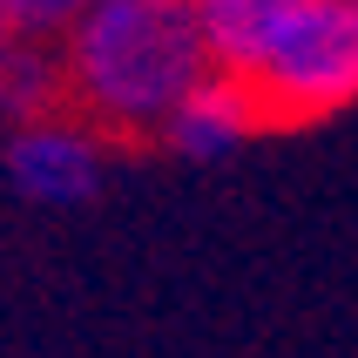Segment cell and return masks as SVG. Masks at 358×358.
<instances>
[{
  "label": "cell",
  "instance_id": "6da1fadb",
  "mask_svg": "<svg viewBox=\"0 0 358 358\" xmlns=\"http://www.w3.org/2000/svg\"><path fill=\"white\" fill-rule=\"evenodd\" d=\"M210 75H217V55L189 0H95L55 41L61 108L81 115L115 149L162 142L176 108Z\"/></svg>",
  "mask_w": 358,
  "mask_h": 358
},
{
  "label": "cell",
  "instance_id": "8992f818",
  "mask_svg": "<svg viewBox=\"0 0 358 358\" xmlns=\"http://www.w3.org/2000/svg\"><path fill=\"white\" fill-rule=\"evenodd\" d=\"M88 7H95V0H0V14L14 20L20 41H61Z\"/></svg>",
  "mask_w": 358,
  "mask_h": 358
},
{
  "label": "cell",
  "instance_id": "3957f363",
  "mask_svg": "<svg viewBox=\"0 0 358 358\" xmlns=\"http://www.w3.org/2000/svg\"><path fill=\"white\" fill-rule=\"evenodd\" d=\"M108 156H115V142L95 136L68 108L20 115L14 136H7V169H14L20 196H34V203H88L101 189Z\"/></svg>",
  "mask_w": 358,
  "mask_h": 358
},
{
  "label": "cell",
  "instance_id": "277c9868",
  "mask_svg": "<svg viewBox=\"0 0 358 358\" xmlns=\"http://www.w3.org/2000/svg\"><path fill=\"white\" fill-rule=\"evenodd\" d=\"M250 136H264V108H257V95L243 88L230 68H217V75L203 81L196 95L176 108V122H169V149L176 156H196V162H217V156H230V149H243Z\"/></svg>",
  "mask_w": 358,
  "mask_h": 358
},
{
  "label": "cell",
  "instance_id": "5b68a950",
  "mask_svg": "<svg viewBox=\"0 0 358 358\" xmlns=\"http://www.w3.org/2000/svg\"><path fill=\"white\" fill-rule=\"evenodd\" d=\"M291 7H298V0H189V14H196L217 68H243Z\"/></svg>",
  "mask_w": 358,
  "mask_h": 358
},
{
  "label": "cell",
  "instance_id": "7a4b0ae2",
  "mask_svg": "<svg viewBox=\"0 0 358 358\" xmlns=\"http://www.w3.org/2000/svg\"><path fill=\"white\" fill-rule=\"evenodd\" d=\"M230 75L257 95L264 129L345 115L358 101V0H298Z\"/></svg>",
  "mask_w": 358,
  "mask_h": 358
},
{
  "label": "cell",
  "instance_id": "52a82bcc",
  "mask_svg": "<svg viewBox=\"0 0 358 358\" xmlns=\"http://www.w3.org/2000/svg\"><path fill=\"white\" fill-rule=\"evenodd\" d=\"M14 48H20V34H14V20L0 14V75H7V61H14Z\"/></svg>",
  "mask_w": 358,
  "mask_h": 358
}]
</instances>
